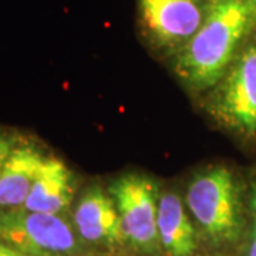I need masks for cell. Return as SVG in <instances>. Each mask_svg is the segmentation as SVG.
<instances>
[{
    "instance_id": "6da1fadb",
    "label": "cell",
    "mask_w": 256,
    "mask_h": 256,
    "mask_svg": "<svg viewBox=\"0 0 256 256\" xmlns=\"http://www.w3.org/2000/svg\"><path fill=\"white\" fill-rule=\"evenodd\" d=\"M255 18L256 8L248 2L212 0L201 28L178 52L176 72L184 82L195 90L220 82Z\"/></svg>"
},
{
    "instance_id": "7a4b0ae2",
    "label": "cell",
    "mask_w": 256,
    "mask_h": 256,
    "mask_svg": "<svg viewBox=\"0 0 256 256\" xmlns=\"http://www.w3.org/2000/svg\"><path fill=\"white\" fill-rule=\"evenodd\" d=\"M186 205L214 244L236 240L242 228L239 190L226 166H210L195 175L186 190Z\"/></svg>"
},
{
    "instance_id": "3957f363",
    "label": "cell",
    "mask_w": 256,
    "mask_h": 256,
    "mask_svg": "<svg viewBox=\"0 0 256 256\" xmlns=\"http://www.w3.org/2000/svg\"><path fill=\"white\" fill-rule=\"evenodd\" d=\"M78 234L60 215L24 208L0 212V240L26 256H72L82 252Z\"/></svg>"
},
{
    "instance_id": "277c9868",
    "label": "cell",
    "mask_w": 256,
    "mask_h": 256,
    "mask_svg": "<svg viewBox=\"0 0 256 256\" xmlns=\"http://www.w3.org/2000/svg\"><path fill=\"white\" fill-rule=\"evenodd\" d=\"M108 194L118 210L126 242L142 254H156L161 248L156 228V184L146 175L128 172L110 184Z\"/></svg>"
},
{
    "instance_id": "5b68a950",
    "label": "cell",
    "mask_w": 256,
    "mask_h": 256,
    "mask_svg": "<svg viewBox=\"0 0 256 256\" xmlns=\"http://www.w3.org/2000/svg\"><path fill=\"white\" fill-rule=\"evenodd\" d=\"M212 112L229 128L256 131V46L239 56L212 98Z\"/></svg>"
},
{
    "instance_id": "8992f818",
    "label": "cell",
    "mask_w": 256,
    "mask_h": 256,
    "mask_svg": "<svg viewBox=\"0 0 256 256\" xmlns=\"http://www.w3.org/2000/svg\"><path fill=\"white\" fill-rule=\"evenodd\" d=\"M140 12L156 44L180 52L201 28L208 8L200 0H140Z\"/></svg>"
},
{
    "instance_id": "52a82bcc",
    "label": "cell",
    "mask_w": 256,
    "mask_h": 256,
    "mask_svg": "<svg viewBox=\"0 0 256 256\" xmlns=\"http://www.w3.org/2000/svg\"><path fill=\"white\" fill-rule=\"evenodd\" d=\"M73 222L77 234L86 242L107 248L127 244L116 204L110 194L98 185L84 192L74 210Z\"/></svg>"
},
{
    "instance_id": "ba28073f",
    "label": "cell",
    "mask_w": 256,
    "mask_h": 256,
    "mask_svg": "<svg viewBox=\"0 0 256 256\" xmlns=\"http://www.w3.org/2000/svg\"><path fill=\"white\" fill-rule=\"evenodd\" d=\"M73 195L74 178L68 166L58 158H46L22 208L60 215L70 206Z\"/></svg>"
},
{
    "instance_id": "9c48e42d",
    "label": "cell",
    "mask_w": 256,
    "mask_h": 256,
    "mask_svg": "<svg viewBox=\"0 0 256 256\" xmlns=\"http://www.w3.org/2000/svg\"><path fill=\"white\" fill-rule=\"evenodd\" d=\"M46 156L30 146L12 150L0 172V210L22 208Z\"/></svg>"
},
{
    "instance_id": "30bf717a",
    "label": "cell",
    "mask_w": 256,
    "mask_h": 256,
    "mask_svg": "<svg viewBox=\"0 0 256 256\" xmlns=\"http://www.w3.org/2000/svg\"><path fill=\"white\" fill-rule=\"evenodd\" d=\"M156 228L160 245L168 256H192L195 254V229L176 192L160 194Z\"/></svg>"
},
{
    "instance_id": "8fae6325",
    "label": "cell",
    "mask_w": 256,
    "mask_h": 256,
    "mask_svg": "<svg viewBox=\"0 0 256 256\" xmlns=\"http://www.w3.org/2000/svg\"><path fill=\"white\" fill-rule=\"evenodd\" d=\"M13 146H12V141L9 138H6L4 136H0V172H2V168L6 162L8 156H10Z\"/></svg>"
},
{
    "instance_id": "7c38bea8",
    "label": "cell",
    "mask_w": 256,
    "mask_h": 256,
    "mask_svg": "<svg viewBox=\"0 0 256 256\" xmlns=\"http://www.w3.org/2000/svg\"><path fill=\"white\" fill-rule=\"evenodd\" d=\"M0 256H26L24 254H22L20 250L14 249L13 246H10L8 244L0 240Z\"/></svg>"
},
{
    "instance_id": "4fadbf2b",
    "label": "cell",
    "mask_w": 256,
    "mask_h": 256,
    "mask_svg": "<svg viewBox=\"0 0 256 256\" xmlns=\"http://www.w3.org/2000/svg\"><path fill=\"white\" fill-rule=\"evenodd\" d=\"M249 256H256V208L254 206V232H252V240L249 246Z\"/></svg>"
},
{
    "instance_id": "5bb4252c",
    "label": "cell",
    "mask_w": 256,
    "mask_h": 256,
    "mask_svg": "<svg viewBox=\"0 0 256 256\" xmlns=\"http://www.w3.org/2000/svg\"><path fill=\"white\" fill-rule=\"evenodd\" d=\"M244 2H248V3H250V4H254L256 8V0H244Z\"/></svg>"
},
{
    "instance_id": "9a60e30c",
    "label": "cell",
    "mask_w": 256,
    "mask_h": 256,
    "mask_svg": "<svg viewBox=\"0 0 256 256\" xmlns=\"http://www.w3.org/2000/svg\"><path fill=\"white\" fill-rule=\"evenodd\" d=\"M252 204H254V206L256 208V190H255V195H254V201H252Z\"/></svg>"
}]
</instances>
